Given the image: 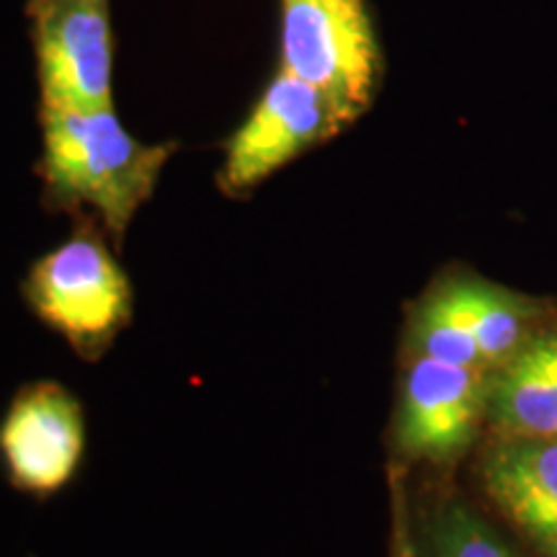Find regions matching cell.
<instances>
[{
  "mask_svg": "<svg viewBox=\"0 0 557 557\" xmlns=\"http://www.w3.org/2000/svg\"><path fill=\"white\" fill-rule=\"evenodd\" d=\"M485 491L545 557H557V438L500 436L483 462Z\"/></svg>",
  "mask_w": 557,
  "mask_h": 557,
  "instance_id": "ba28073f",
  "label": "cell"
},
{
  "mask_svg": "<svg viewBox=\"0 0 557 557\" xmlns=\"http://www.w3.org/2000/svg\"><path fill=\"white\" fill-rule=\"evenodd\" d=\"M493 372L416 357L403 380L395 438L403 455L429 462H451L475 438L487 416Z\"/></svg>",
  "mask_w": 557,
  "mask_h": 557,
  "instance_id": "8992f818",
  "label": "cell"
},
{
  "mask_svg": "<svg viewBox=\"0 0 557 557\" xmlns=\"http://www.w3.org/2000/svg\"><path fill=\"white\" fill-rule=\"evenodd\" d=\"M41 109H111L109 0H32Z\"/></svg>",
  "mask_w": 557,
  "mask_h": 557,
  "instance_id": "5b68a950",
  "label": "cell"
},
{
  "mask_svg": "<svg viewBox=\"0 0 557 557\" xmlns=\"http://www.w3.org/2000/svg\"><path fill=\"white\" fill-rule=\"evenodd\" d=\"M389 557H421L418 542L410 532V521L406 511V500L400 493H395V513H393V545H389Z\"/></svg>",
  "mask_w": 557,
  "mask_h": 557,
  "instance_id": "7c38bea8",
  "label": "cell"
},
{
  "mask_svg": "<svg viewBox=\"0 0 557 557\" xmlns=\"http://www.w3.org/2000/svg\"><path fill=\"white\" fill-rule=\"evenodd\" d=\"M451 308L475 338L480 359L487 372H496L513 359L534 336L532 323L537 310L524 295L508 292L480 278H449L442 287Z\"/></svg>",
  "mask_w": 557,
  "mask_h": 557,
  "instance_id": "30bf717a",
  "label": "cell"
},
{
  "mask_svg": "<svg viewBox=\"0 0 557 557\" xmlns=\"http://www.w3.org/2000/svg\"><path fill=\"white\" fill-rule=\"evenodd\" d=\"M26 299L81 351H96L116 336L132 310L127 276L94 235H73L41 256L26 278Z\"/></svg>",
  "mask_w": 557,
  "mask_h": 557,
  "instance_id": "3957f363",
  "label": "cell"
},
{
  "mask_svg": "<svg viewBox=\"0 0 557 557\" xmlns=\"http://www.w3.org/2000/svg\"><path fill=\"white\" fill-rule=\"evenodd\" d=\"M282 70L325 90L357 120L382 73L364 0H282Z\"/></svg>",
  "mask_w": 557,
  "mask_h": 557,
  "instance_id": "7a4b0ae2",
  "label": "cell"
},
{
  "mask_svg": "<svg viewBox=\"0 0 557 557\" xmlns=\"http://www.w3.org/2000/svg\"><path fill=\"white\" fill-rule=\"evenodd\" d=\"M421 557H519L504 540L462 504L442 506L423 532Z\"/></svg>",
  "mask_w": 557,
  "mask_h": 557,
  "instance_id": "8fae6325",
  "label": "cell"
},
{
  "mask_svg": "<svg viewBox=\"0 0 557 557\" xmlns=\"http://www.w3.org/2000/svg\"><path fill=\"white\" fill-rule=\"evenodd\" d=\"M354 120L325 90L278 70L240 129L227 143L222 165V189L246 194L287 165L336 135Z\"/></svg>",
  "mask_w": 557,
  "mask_h": 557,
  "instance_id": "277c9868",
  "label": "cell"
},
{
  "mask_svg": "<svg viewBox=\"0 0 557 557\" xmlns=\"http://www.w3.org/2000/svg\"><path fill=\"white\" fill-rule=\"evenodd\" d=\"M83 444L81 403L54 382L21 389L0 421V457L11 483L37 496H50L73 478Z\"/></svg>",
  "mask_w": 557,
  "mask_h": 557,
  "instance_id": "52a82bcc",
  "label": "cell"
},
{
  "mask_svg": "<svg viewBox=\"0 0 557 557\" xmlns=\"http://www.w3.org/2000/svg\"><path fill=\"white\" fill-rule=\"evenodd\" d=\"M487 418L500 436L557 438V331L532 336L493 372Z\"/></svg>",
  "mask_w": 557,
  "mask_h": 557,
  "instance_id": "9c48e42d",
  "label": "cell"
},
{
  "mask_svg": "<svg viewBox=\"0 0 557 557\" xmlns=\"http://www.w3.org/2000/svg\"><path fill=\"white\" fill-rule=\"evenodd\" d=\"M45 171L54 197L86 205L122 235L156 191L173 145H145L116 120L114 109H41Z\"/></svg>",
  "mask_w": 557,
  "mask_h": 557,
  "instance_id": "6da1fadb",
  "label": "cell"
}]
</instances>
